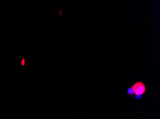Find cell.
Wrapping results in <instances>:
<instances>
[{
    "instance_id": "obj_3",
    "label": "cell",
    "mask_w": 160,
    "mask_h": 119,
    "mask_svg": "<svg viewBox=\"0 0 160 119\" xmlns=\"http://www.w3.org/2000/svg\"><path fill=\"white\" fill-rule=\"evenodd\" d=\"M143 95H136L135 94L134 95L135 99L137 100H140L141 98H143Z\"/></svg>"
},
{
    "instance_id": "obj_2",
    "label": "cell",
    "mask_w": 160,
    "mask_h": 119,
    "mask_svg": "<svg viewBox=\"0 0 160 119\" xmlns=\"http://www.w3.org/2000/svg\"><path fill=\"white\" fill-rule=\"evenodd\" d=\"M126 92H127L128 95L131 97L134 96V95H135L133 89H132V86H131V87L127 89Z\"/></svg>"
},
{
    "instance_id": "obj_1",
    "label": "cell",
    "mask_w": 160,
    "mask_h": 119,
    "mask_svg": "<svg viewBox=\"0 0 160 119\" xmlns=\"http://www.w3.org/2000/svg\"><path fill=\"white\" fill-rule=\"evenodd\" d=\"M133 91L136 95H143L146 90V85L143 82L139 81L133 83L132 85Z\"/></svg>"
}]
</instances>
